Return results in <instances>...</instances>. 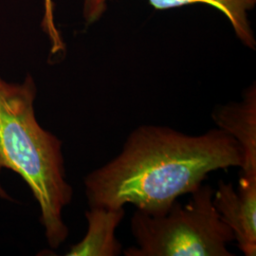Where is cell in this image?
Masks as SVG:
<instances>
[{"instance_id": "obj_2", "label": "cell", "mask_w": 256, "mask_h": 256, "mask_svg": "<svg viewBox=\"0 0 256 256\" xmlns=\"http://www.w3.org/2000/svg\"><path fill=\"white\" fill-rule=\"evenodd\" d=\"M36 93L30 75L21 84L0 76V171L10 169L27 183L39 204L46 241L57 248L68 236L63 210L74 192L66 180L62 140L37 122ZM0 196L9 198L1 186Z\"/></svg>"}, {"instance_id": "obj_4", "label": "cell", "mask_w": 256, "mask_h": 256, "mask_svg": "<svg viewBox=\"0 0 256 256\" xmlns=\"http://www.w3.org/2000/svg\"><path fill=\"white\" fill-rule=\"evenodd\" d=\"M212 203L243 254L256 256V176L242 174L236 188L232 182L220 180Z\"/></svg>"}, {"instance_id": "obj_3", "label": "cell", "mask_w": 256, "mask_h": 256, "mask_svg": "<svg viewBox=\"0 0 256 256\" xmlns=\"http://www.w3.org/2000/svg\"><path fill=\"white\" fill-rule=\"evenodd\" d=\"M214 191L202 184L186 204L176 200L162 214L136 210L130 227L137 246L124 250V256H234L227 248L234 234L214 206Z\"/></svg>"}, {"instance_id": "obj_8", "label": "cell", "mask_w": 256, "mask_h": 256, "mask_svg": "<svg viewBox=\"0 0 256 256\" xmlns=\"http://www.w3.org/2000/svg\"><path fill=\"white\" fill-rule=\"evenodd\" d=\"M42 27L52 42V54H57L59 52H64L63 39L55 26L54 3L52 0H45V14L42 21Z\"/></svg>"}, {"instance_id": "obj_6", "label": "cell", "mask_w": 256, "mask_h": 256, "mask_svg": "<svg viewBox=\"0 0 256 256\" xmlns=\"http://www.w3.org/2000/svg\"><path fill=\"white\" fill-rule=\"evenodd\" d=\"M108 0H86L84 18L92 23L100 18L106 8ZM156 10L172 9L190 4L202 3L220 10L230 21L236 36L245 46L256 50V40L248 20V12L254 8L256 0H149Z\"/></svg>"}, {"instance_id": "obj_7", "label": "cell", "mask_w": 256, "mask_h": 256, "mask_svg": "<svg viewBox=\"0 0 256 256\" xmlns=\"http://www.w3.org/2000/svg\"><path fill=\"white\" fill-rule=\"evenodd\" d=\"M126 216L122 208L90 207L86 212L88 232L82 240L70 248L68 256H118L122 246L116 236V230Z\"/></svg>"}, {"instance_id": "obj_1", "label": "cell", "mask_w": 256, "mask_h": 256, "mask_svg": "<svg viewBox=\"0 0 256 256\" xmlns=\"http://www.w3.org/2000/svg\"><path fill=\"white\" fill-rule=\"evenodd\" d=\"M242 164L236 140L220 128L192 136L142 124L128 135L119 155L86 176V196L90 207L132 204L149 214H162L212 172Z\"/></svg>"}, {"instance_id": "obj_5", "label": "cell", "mask_w": 256, "mask_h": 256, "mask_svg": "<svg viewBox=\"0 0 256 256\" xmlns=\"http://www.w3.org/2000/svg\"><path fill=\"white\" fill-rule=\"evenodd\" d=\"M212 119L218 128L234 138L241 148L242 174L256 176V86L254 82L239 102L216 106Z\"/></svg>"}]
</instances>
